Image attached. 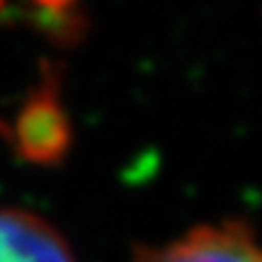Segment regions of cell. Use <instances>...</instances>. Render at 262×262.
<instances>
[{"mask_svg": "<svg viewBox=\"0 0 262 262\" xmlns=\"http://www.w3.org/2000/svg\"><path fill=\"white\" fill-rule=\"evenodd\" d=\"M15 136L17 150L32 163L54 165L66 156L71 146V126L58 102V83L54 73L44 75V83L32 93L19 112Z\"/></svg>", "mask_w": 262, "mask_h": 262, "instance_id": "2", "label": "cell"}, {"mask_svg": "<svg viewBox=\"0 0 262 262\" xmlns=\"http://www.w3.org/2000/svg\"><path fill=\"white\" fill-rule=\"evenodd\" d=\"M0 262H75L54 224L19 206H0Z\"/></svg>", "mask_w": 262, "mask_h": 262, "instance_id": "3", "label": "cell"}, {"mask_svg": "<svg viewBox=\"0 0 262 262\" xmlns=\"http://www.w3.org/2000/svg\"><path fill=\"white\" fill-rule=\"evenodd\" d=\"M131 262H262V243L245 221L204 224L165 245H139Z\"/></svg>", "mask_w": 262, "mask_h": 262, "instance_id": "1", "label": "cell"}]
</instances>
